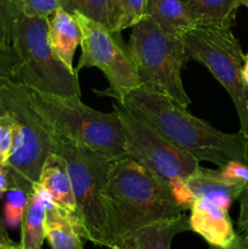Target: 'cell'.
I'll return each instance as SVG.
<instances>
[{
  "mask_svg": "<svg viewBox=\"0 0 248 249\" xmlns=\"http://www.w3.org/2000/svg\"><path fill=\"white\" fill-rule=\"evenodd\" d=\"M197 27L231 28L241 0H184Z\"/></svg>",
  "mask_w": 248,
  "mask_h": 249,
  "instance_id": "obj_18",
  "label": "cell"
},
{
  "mask_svg": "<svg viewBox=\"0 0 248 249\" xmlns=\"http://www.w3.org/2000/svg\"><path fill=\"white\" fill-rule=\"evenodd\" d=\"M112 249H136V247L131 241H128V242H125L122 246H114Z\"/></svg>",
  "mask_w": 248,
  "mask_h": 249,
  "instance_id": "obj_34",
  "label": "cell"
},
{
  "mask_svg": "<svg viewBox=\"0 0 248 249\" xmlns=\"http://www.w3.org/2000/svg\"><path fill=\"white\" fill-rule=\"evenodd\" d=\"M12 49L19 65L15 82L57 96H79L78 73L62 62L49 40V18L27 16L16 7Z\"/></svg>",
  "mask_w": 248,
  "mask_h": 249,
  "instance_id": "obj_5",
  "label": "cell"
},
{
  "mask_svg": "<svg viewBox=\"0 0 248 249\" xmlns=\"http://www.w3.org/2000/svg\"><path fill=\"white\" fill-rule=\"evenodd\" d=\"M242 74H243V79H245L246 84H247V87H248V53H246L245 58H243Z\"/></svg>",
  "mask_w": 248,
  "mask_h": 249,
  "instance_id": "obj_32",
  "label": "cell"
},
{
  "mask_svg": "<svg viewBox=\"0 0 248 249\" xmlns=\"http://www.w3.org/2000/svg\"><path fill=\"white\" fill-rule=\"evenodd\" d=\"M61 7L71 14L78 11L107 26V0H62Z\"/></svg>",
  "mask_w": 248,
  "mask_h": 249,
  "instance_id": "obj_22",
  "label": "cell"
},
{
  "mask_svg": "<svg viewBox=\"0 0 248 249\" xmlns=\"http://www.w3.org/2000/svg\"><path fill=\"white\" fill-rule=\"evenodd\" d=\"M14 249H22L21 247H19V245L18 243H16V245H15V247H14Z\"/></svg>",
  "mask_w": 248,
  "mask_h": 249,
  "instance_id": "obj_37",
  "label": "cell"
},
{
  "mask_svg": "<svg viewBox=\"0 0 248 249\" xmlns=\"http://www.w3.org/2000/svg\"><path fill=\"white\" fill-rule=\"evenodd\" d=\"M15 5L27 16L50 18L51 15L61 7L62 0H14Z\"/></svg>",
  "mask_w": 248,
  "mask_h": 249,
  "instance_id": "obj_24",
  "label": "cell"
},
{
  "mask_svg": "<svg viewBox=\"0 0 248 249\" xmlns=\"http://www.w3.org/2000/svg\"><path fill=\"white\" fill-rule=\"evenodd\" d=\"M190 211V230L204 238L209 246L226 248L237 235L229 211L201 198H196Z\"/></svg>",
  "mask_w": 248,
  "mask_h": 249,
  "instance_id": "obj_11",
  "label": "cell"
},
{
  "mask_svg": "<svg viewBox=\"0 0 248 249\" xmlns=\"http://www.w3.org/2000/svg\"><path fill=\"white\" fill-rule=\"evenodd\" d=\"M238 201H240V214H238L237 228L242 233H248V185L242 190Z\"/></svg>",
  "mask_w": 248,
  "mask_h": 249,
  "instance_id": "obj_29",
  "label": "cell"
},
{
  "mask_svg": "<svg viewBox=\"0 0 248 249\" xmlns=\"http://www.w3.org/2000/svg\"><path fill=\"white\" fill-rule=\"evenodd\" d=\"M10 242H12V241L7 237L4 228H2V225L0 224V243H10Z\"/></svg>",
  "mask_w": 248,
  "mask_h": 249,
  "instance_id": "obj_33",
  "label": "cell"
},
{
  "mask_svg": "<svg viewBox=\"0 0 248 249\" xmlns=\"http://www.w3.org/2000/svg\"><path fill=\"white\" fill-rule=\"evenodd\" d=\"M168 185H169L170 192H172L175 203L184 212L191 208L194 202L196 201V197H195L187 180L182 179V178H177V179L168 182Z\"/></svg>",
  "mask_w": 248,
  "mask_h": 249,
  "instance_id": "obj_27",
  "label": "cell"
},
{
  "mask_svg": "<svg viewBox=\"0 0 248 249\" xmlns=\"http://www.w3.org/2000/svg\"><path fill=\"white\" fill-rule=\"evenodd\" d=\"M10 189L9 174H7L6 167L4 164H0V197Z\"/></svg>",
  "mask_w": 248,
  "mask_h": 249,
  "instance_id": "obj_31",
  "label": "cell"
},
{
  "mask_svg": "<svg viewBox=\"0 0 248 249\" xmlns=\"http://www.w3.org/2000/svg\"><path fill=\"white\" fill-rule=\"evenodd\" d=\"M16 5L12 0H0V48H12Z\"/></svg>",
  "mask_w": 248,
  "mask_h": 249,
  "instance_id": "obj_23",
  "label": "cell"
},
{
  "mask_svg": "<svg viewBox=\"0 0 248 249\" xmlns=\"http://www.w3.org/2000/svg\"><path fill=\"white\" fill-rule=\"evenodd\" d=\"M220 177L233 185L245 189L248 185V164L240 160H231L224 167L219 168Z\"/></svg>",
  "mask_w": 248,
  "mask_h": 249,
  "instance_id": "obj_28",
  "label": "cell"
},
{
  "mask_svg": "<svg viewBox=\"0 0 248 249\" xmlns=\"http://www.w3.org/2000/svg\"><path fill=\"white\" fill-rule=\"evenodd\" d=\"M146 16L151 17L164 31L179 36L197 27L182 0H147Z\"/></svg>",
  "mask_w": 248,
  "mask_h": 249,
  "instance_id": "obj_17",
  "label": "cell"
},
{
  "mask_svg": "<svg viewBox=\"0 0 248 249\" xmlns=\"http://www.w3.org/2000/svg\"><path fill=\"white\" fill-rule=\"evenodd\" d=\"M39 184L51 195L53 202L63 211L77 215L72 182L67 167L62 158L56 153H51L41 169Z\"/></svg>",
  "mask_w": 248,
  "mask_h": 249,
  "instance_id": "obj_16",
  "label": "cell"
},
{
  "mask_svg": "<svg viewBox=\"0 0 248 249\" xmlns=\"http://www.w3.org/2000/svg\"><path fill=\"white\" fill-rule=\"evenodd\" d=\"M187 182L196 198L206 199L225 211L230 209L243 190V187L224 180L219 169H208L201 165L187 179Z\"/></svg>",
  "mask_w": 248,
  "mask_h": 249,
  "instance_id": "obj_13",
  "label": "cell"
},
{
  "mask_svg": "<svg viewBox=\"0 0 248 249\" xmlns=\"http://www.w3.org/2000/svg\"><path fill=\"white\" fill-rule=\"evenodd\" d=\"M147 0H107V27L122 32L146 16Z\"/></svg>",
  "mask_w": 248,
  "mask_h": 249,
  "instance_id": "obj_20",
  "label": "cell"
},
{
  "mask_svg": "<svg viewBox=\"0 0 248 249\" xmlns=\"http://www.w3.org/2000/svg\"><path fill=\"white\" fill-rule=\"evenodd\" d=\"M124 138V151L131 158L165 182L177 178L189 179L199 167L191 155L170 142L150 122L122 102H113Z\"/></svg>",
  "mask_w": 248,
  "mask_h": 249,
  "instance_id": "obj_9",
  "label": "cell"
},
{
  "mask_svg": "<svg viewBox=\"0 0 248 249\" xmlns=\"http://www.w3.org/2000/svg\"><path fill=\"white\" fill-rule=\"evenodd\" d=\"M241 2H242V6H246L248 9V0H241Z\"/></svg>",
  "mask_w": 248,
  "mask_h": 249,
  "instance_id": "obj_36",
  "label": "cell"
},
{
  "mask_svg": "<svg viewBox=\"0 0 248 249\" xmlns=\"http://www.w3.org/2000/svg\"><path fill=\"white\" fill-rule=\"evenodd\" d=\"M12 1H14V0H12Z\"/></svg>",
  "mask_w": 248,
  "mask_h": 249,
  "instance_id": "obj_39",
  "label": "cell"
},
{
  "mask_svg": "<svg viewBox=\"0 0 248 249\" xmlns=\"http://www.w3.org/2000/svg\"><path fill=\"white\" fill-rule=\"evenodd\" d=\"M185 231H190V225L189 218L184 214L175 220L143 226L135 231L128 241H131L136 249H170L173 238Z\"/></svg>",
  "mask_w": 248,
  "mask_h": 249,
  "instance_id": "obj_19",
  "label": "cell"
},
{
  "mask_svg": "<svg viewBox=\"0 0 248 249\" xmlns=\"http://www.w3.org/2000/svg\"><path fill=\"white\" fill-rule=\"evenodd\" d=\"M0 112L9 114L15 124L14 147L5 164L10 187L31 194L53 153V133L31 106L26 88L16 82L0 88Z\"/></svg>",
  "mask_w": 248,
  "mask_h": 249,
  "instance_id": "obj_6",
  "label": "cell"
},
{
  "mask_svg": "<svg viewBox=\"0 0 248 249\" xmlns=\"http://www.w3.org/2000/svg\"><path fill=\"white\" fill-rule=\"evenodd\" d=\"M53 202L51 195L39 182H35L28 195L23 219L21 223V241L19 247L22 249H41L45 241L44 223L46 218V209Z\"/></svg>",
  "mask_w": 248,
  "mask_h": 249,
  "instance_id": "obj_12",
  "label": "cell"
},
{
  "mask_svg": "<svg viewBox=\"0 0 248 249\" xmlns=\"http://www.w3.org/2000/svg\"><path fill=\"white\" fill-rule=\"evenodd\" d=\"M106 207L111 249L125 243L143 226L185 214L175 203L169 185L129 157L112 162Z\"/></svg>",
  "mask_w": 248,
  "mask_h": 249,
  "instance_id": "obj_2",
  "label": "cell"
},
{
  "mask_svg": "<svg viewBox=\"0 0 248 249\" xmlns=\"http://www.w3.org/2000/svg\"><path fill=\"white\" fill-rule=\"evenodd\" d=\"M209 249H225V248H221V247H213V246H211V248Z\"/></svg>",
  "mask_w": 248,
  "mask_h": 249,
  "instance_id": "obj_38",
  "label": "cell"
},
{
  "mask_svg": "<svg viewBox=\"0 0 248 249\" xmlns=\"http://www.w3.org/2000/svg\"><path fill=\"white\" fill-rule=\"evenodd\" d=\"M114 101L122 102L150 122L163 136L199 163L206 160L224 167L231 160L248 164V136L242 131L224 133L197 118L174 100L139 87Z\"/></svg>",
  "mask_w": 248,
  "mask_h": 249,
  "instance_id": "obj_1",
  "label": "cell"
},
{
  "mask_svg": "<svg viewBox=\"0 0 248 249\" xmlns=\"http://www.w3.org/2000/svg\"><path fill=\"white\" fill-rule=\"evenodd\" d=\"M186 61H196L228 91L235 105L240 131L248 136V87L243 79L245 53L231 28L196 27L181 36Z\"/></svg>",
  "mask_w": 248,
  "mask_h": 249,
  "instance_id": "obj_8",
  "label": "cell"
},
{
  "mask_svg": "<svg viewBox=\"0 0 248 249\" xmlns=\"http://www.w3.org/2000/svg\"><path fill=\"white\" fill-rule=\"evenodd\" d=\"M53 153L60 156L67 167L83 238L109 248L106 191L113 160L55 133Z\"/></svg>",
  "mask_w": 248,
  "mask_h": 249,
  "instance_id": "obj_4",
  "label": "cell"
},
{
  "mask_svg": "<svg viewBox=\"0 0 248 249\" xmlns=\"http://www.w3.org/2000/svg\"><path fill=\"white\" fill-rule=\"evenodd\" d=\"M44 231L51 249H84L83 229L78 216L55 203L46 209Z\"/></svg>",
  "mask_w": 248,
  "mask_h": 249,
  "instance_id": "obj_14",
  "label": "cell"
},
{
  "mask_svg": "<svg viewBox=\"0 0 248 249\" xmlns=\"http://www.w3.org/2000/svg\"><path fill=\"white\" fill-rule=\"evenodd\" d=\"M128 48L135 62L141 87L162 94L187 107V96L181 79L186 62L182 38L164 31L151 17L145 16L131 27Z\"/></svg>",
  "mask_w": 248,
  "mask_h": 249,
  "instance_id": "obj_7",
  "label": "cell"
},
{
  "mask_svg": "<svg viewBox=\"0 0 248 249\" xmlns=\"http://www.w3.org/2000/svg\"><path fill=\"white\" fill-rule=\"evenodd\" d=\"M16 243L10 242V243H0V249H14Z\"/></svg>",
  "mask_w": 248,
  "mask_h": 249,
  "instance_id": "obj_35",
  "label": "cell"
},
{
  "mask_svg": "<svg viewBox=\"0 0 248 249\" xmlns=\"http://www.w3.org/2000/svg\"><path fill=\"white\" fill-rule=\"evenodd\" d=\"M225 249H248V233L236 235L232 242Z\"/></svg>",
  "mask_w": 248,
  "mask_h": 249,
  "instance_id": "obj_30",
  "label": "cell"
},
{
  "mask_svg": "<svg viewBox=\"0 0 248 249\" xmlns=\"http://www.w3.org/2000/svg\"><path fill=\"white\" fill-rule=\"evenodd\" d=\"M18 65V57L14 49L0 48V88L15 82Z\"/></svg>",
  "mask_w": 248,
  "mask_h": 249,
  "instance_id": "obj_26",
  "label": "cell"
},
{
  "mask_svg": "<svg viewBox=\"0 0 248 249\" xmlns=\"http://www.w3.org/2000/svg\"><path fill=\"white\" fill-rule=\"evenodd\" d=\"M82 31L79 61L74 71L83 68H99L108 82L109 88L96 94L118 100L129 90L141 87V80L128 45L121 32H113L106 24L89 18L80 12H73Z\"/></svg>",
  "mask_w": 248,
  "mask_h": 249,
  "instance_id": "obj_10",
  "label": "cell"
},
{
  "mask_svg": "<svg viewBox=\"0 0 248 249\" xmlns=\"http://www.w3.org/2000/svg\"><path fill=\"white\" fill-rule=\"evenodd\" d=\"M4 195V221L6 226L15 229L21 225L29 194L19 187H10Z\"/></svg>",
  "mask_w": 248,
  "mask_h": 249,
  "instance_id": "obj_21",
  "label": "cell"
},
{
  "mask_svg": "<svg viewBox=\"0 0 248 249\" xmlns=\"http://www.w3.org/2000/svg\"><path fill=\"white\" fill-rule=\"evenodd\" d=\"M15 124L11 117L0 112V164H6L14 147Z\"/></svg>",
  "mask_w": 248,
  "mask_h": 249,
  "instance_id": "obj_25",
  "label": "cell"
},
{
  "mask_svg": "<svg viewBox=\"0 0 248 249\" xmlns=\"http://www.w3.org/2000/svg\"><path fill=\"white\" fill-rule=\"evenodd\" d=\"M49 18V40L58 57L71 70L75 50L82 41V31L74 15L58 7Z\"/></svg>",
  "mask_w": 248,
  "mask_h": 249,
  "instance_id": "obj_15",
  "label": "cell"
},
{
  "mask_svg": "<svg viewBox=\"0 0 248 249\" xmlns=\"http://www.w3.org/2000/svg\"><path fill=\"white\" fill-rule=\"evenodd\" d=\"M26 92L31 106L53 133L104 153L113 160L126 157L121 121L114 111H96L83 104L79 96H57L28 88Z\"/></svg>",
  "mask_w": 248,
  "mask_h": 249,
  "instance_id": "obj_3",
  "label": "cell"
}]
</instances>
